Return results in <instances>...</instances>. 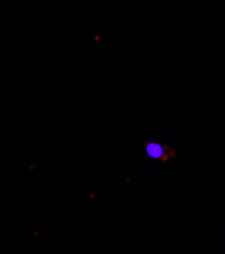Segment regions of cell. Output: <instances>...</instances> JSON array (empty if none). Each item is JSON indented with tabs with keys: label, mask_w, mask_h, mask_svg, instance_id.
I'll use <instances>...</instances> for the list:
<instances>
[{
	"label": "cell",
	"mask_w": 225,
	"mask_h": 254,
	"mask_svg": "<svg viewBox=\"0 0 225 254\" xmlns=\"http://www.w3.org/2000/svg\"><path fill=\"white\" fill-rule=\"evenodd\" d=\"M145 151L148 156L163 161H166L169 158L175 156V152L172 149L168 147H163L157 143L145 144Z\"/></svg>",
	"instance_id": "6da1fadb"
}]
</instances>
